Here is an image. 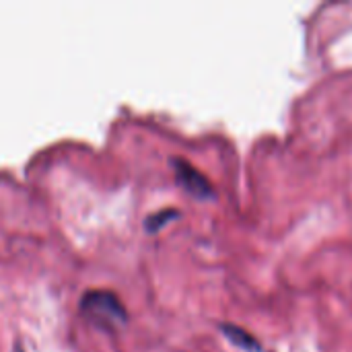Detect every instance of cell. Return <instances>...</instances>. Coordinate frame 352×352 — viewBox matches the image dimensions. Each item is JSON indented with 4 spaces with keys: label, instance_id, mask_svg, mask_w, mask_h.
<instances>
[{
    "label": "cell",
    "instance_id": "277c9868",
    "mask_svg": "<svg viewBox=\"0 0 352 352\" xmlns=\"http://www.w3.org/2000/svg\"><path fill=\"white\" fill-rule=\"evenodd\" d=\"M179 212L175 210V208H167V210H159V212H155V214H148L146 217V221H144V227L148 229V231H159L167 221H171V219H175Z\"/></svg>",
    "mask_w": 352,
    "mask_h": 352
},
{
    "label": "cell",
    "instance_id": "6da1fadb",
    "mask_svg": "<svg viewBox=\"0 0 352 352\" xmlns=\"http://www.w3.org/2000/svg\"><path fill=\"white\" fill-rule=\"evenodd\" d=\"M78 309L85 318L93 320L95 324L109 326V328L120 326L128 318L122 299L113 291H107V289H91L82 293L78 301Z\"/></svg>",
    "mask_w": 352,
    "mask_h": 352
},
{
    "label": "cell",
    "instance_id": "7a4b0ae2",
    "mask_svg": "<svg viewBox=\"0 0 352 352\" xmlns=\"http://www.w3.org/2000/svg\"><path fill=\"white\" fill-rule=\"evenodd\" d=\"M171 163H173L175 177H177L179 186H184L192 196H196V198H212L214 196V190H212L210 182L206 179V175L202 171H198L190 161L173 157Z\"/></svg>",
    "mask_w": 352,
    "mask_h": 352
},
{
    "label": "cell",
    "instance_id": "3957f363",
    "mask_svg": "<svg viewBox=\"0 0 352 352\" xmlns=\"http://www.w3.org/2000/svg\"><path fill=\"white\" fill-rule=\"evenodd\" d=\"M221 332L237 346V349H243L248 352H262V344L243 328L239 326H231V324H223L221 326Z\"/></svg>",
    "mask_w": 352,
    "mask_h": 352
},
{
    "label": "cell",
    "instance_id": "5b68a950",
    "mask_svg": "<svg viewBox=\"0 0 352 352\" xmlns=\"http://www.w3.org/2000/svg\"><path fill=\"white\" fill-rule=\"evenodd\" d=\"M12 352H25V351H23V346H21V342H14V346H12Z\"/></svg>",
    "mask_w": 352,
    "mask_h": 352
}]
</instances>
